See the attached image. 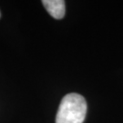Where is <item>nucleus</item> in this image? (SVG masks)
Masks as SVG:
<instances>
[{
	"label": "nucleus",
	"mask_w": 123,
	"mask_h": 123,
	"mask_svg": "<svg viewBox=\"0 0 123 123\" xmlns=\"http://www.w3.org/2000/svg\"><path fill=\"white\" fill-rule=\"evenodd\" d=\"M87 113V102L77 93H69L61 99L56 116V123H83Z\"/></svg>",
	"instance_id": "obj_1"
},
{
	"label": "nucleus",
	"mask_w": 123,
	"mask_h": 123,
	"mask_svg": "<svg viewBox=\"0 0 123 123\" xmlns=\"http://www.w3.org/2000/svg\"><path fill=\"white\" fill-rule=\"evenodd\" d=\"M0 18H1V12H0Z\"/></svg>",
	"instance_id": "obj_3"
},
{
	"label": "nucleus",
	"mask_w": 123,
	"mask_h": 123,
	"mask_svg": "<svg viewBox=\"0 0 123 123\" xmlns=\"http://www.w3.org/2000/svg\"><path fill=\"white\" fill-rule=\"evenodd\" d=\"M42 4L48 13L56 19H62L66 13V5L64 0H43Z\"/></svg>",
	"instance_id": "obj_2"
}]
</instances>
